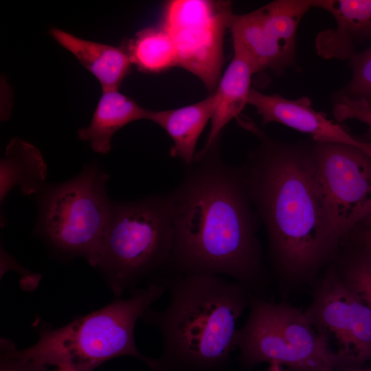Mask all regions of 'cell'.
<instances>
[{
  "label": "cell",
  "instance_id": "cell-1",
  "mask_svg": "<svg viewBox=\"0 0 371 371\" xmlns=\"http://www.w3.org/2000/svg\"><path fill=\"white\" fill-rule=\"evenodd\" d=\"M219 140L186 166L169 192L174 245L168 268L178 273L227 276L246 286L260 270V251L246 179L225 164Z\"/></svg>",
  "mask_w": 371,
  "mask_h": 371
},
{
  "label": "cell",
  "instance_id": "cell-2",
  "mask_svg": "<svg viewBox=\"0 0 371 371\" xmlns=\"http://www.w3.org/2000/svg\"><path fill=\"white\" fill-rule=\"evenodd\" d=\"M247 128L262 142L251 156L245 179L272 249L291 271H311L340 239L317 179L311 151L276 144L252 123Z\"/></svg>",
  "mask_w": 371,
  "mask_h": 371
},
{
  "label": "cell",
  "instance_id": "cell-3",
  "mask_svg": "<svg viewBox=\"0 0 371 371\" xmlns=\"http://www.w3.org/2000/svg\"><path fill=\"white\" fill-rule=\"evenodd\" d=\"M170 292L162 311L142 319L159 330L166 371L171 365L208 370L228 361L235 348L236 324L250 302L245 286L210 273H178L160 278Z\"/></svg>",
  "mask_w": 371,
  "mask_h": 371
},
{
  "label": "cell",
  "instance_id": "cell-4",
  "mask_svg": "<svg viewBox=\"0 0 371 371\" xmlns=\"http://www.w3.org/2000/svg\"><path fill=\"white\" fill-rule=\"evenodd\" d=\"M166 290L161 280H154L133 291L128 298H115L60 328L43 329L37 342L26 349L17 350L4 339L1 352L41 366L69 367L75 371H93L108 360L131 356L153 371H164L159 359L147 357L137 349L134 330L137 321Z\"/></svg>",
  "mask_w": 371,
  "mask_h": 371
},
{
  "label": "cell",
  "instance_id": "cell-5",
  "mask_svg": "<svg viewBox=\"0 0 371 371\" xmlns=\"http://www.w3.org/2000/svg\"><path fill=\"white\" fill-rule=\"evenodd\" d=\"M174 237L169 194L113 201L95 267L115 298L168 268Z\"/></svg>",
  "mask_w": 371,
  "mask_h": 371
},
{
  "label": "cell",
  "instance_id": "cell-6",
  "mask_svg": "<svg viewBox=\"0 0 371 371\" xmlns=\"http://www.w3.org/2000/svg\"><path fill=\"white\" fill-rule=\"evenodd\" d=\"M108 181L102 168L89 164L74 178L46 185L36 195L35 234L57 257L83 258L95 267L113 203Z\"/></svg>",
  "mask_w": 371,
  "mask_h": 371
},
{
  "label": "cell",
  "instance_id": "cell-7",
  "mask_svg": "<svg viewBox=\"0 0 371 371\" xmlns=\"http://www.w3.org/2000/svg\"><path fill=\"white\" fill-rule=\"evenodd\" d=\"M249 304L248 319L235 337V348H239L244 365L268 362L294 371L354 369L346 355L329 348L328 337L305 312L258 298H250Z\"/></svg>",
  "mask_w": 371,
  "mask_h": 371
},
{
  "label": "cell",
  "instance_id": "cell-8",
  "mask_svg": "<svg viewBox=\"0 0 371 371\" xmlns=\"http://www.w3.org/2000/svg\"><path fill=\"white\" fill-rule=\"evenodd\" d=\"M233 14L229 1L172 0L161 25L174 43L177 66L196 76L213 93L221 77L223 38Z\"/></svg>",
  "mask_w": 371,
  "mask_h": 371
},
{
  "label": "cell",
  "instance_id": "cell-9",
  "mask_svg": "<svg viewBox=\"0 0 371 371\" xmlns=\"http://www.w3.org/2000/svg\"><path fill=\"white\" fill-rule=\"evenodd\" d=\"M312 0H276L251 12L232 14L229 27L234 52L254 74L269 69L282 74L293 65L299 24Z\"/></svg>",
  "mask_w": 371,
  "mask_h": 371
},
{
  "label": "cell",
  "instance_id": "cell-10",
  "mask_svg": "<svg viewBox=\"0 0 371 371\" xmlns=\"http://www.w3.org/2000/svg\"><path fill=\"white\" fill-rule=\"evenodd\" d=\"M315 175L335 229L341 238L371 212V157L356 146L315 142Z\"/></svg>",
  "mask_w": 371,
  "mask_h": 371
},
{
  "label": "cell",
  "instance_id": "cell-11",
  "mask_svg": "<svg viewBox=\"0 0 371 371\" xmlns=\"http://www.w3.org/2000/svg\"><path fill=\"white\" fill-rule=\"evenodd\" d=\"M305 313L319 331L335 337L354 368L371 360V309L341 276L328 273Z\"/></svg>",
  "mask_w": 371,
  "mask_h": 371
},
{
  "label": "cell",
  "instance_id": "cell-12",
  "mask_svg": "<svg viewBox=\"0 0 371 371\" xmlns=\"http://www.w3.org/2000/svg\"><path fill=\"white\" fill-rule=\"evenodd\" d=\"M247 104L256 109L264 124L277 122L310 135L316 142L352 145L371 157V142L358 140L341 125L328 120L325 113L315 111L306 96L289 100L279 94H265L251 87Z\"/></svg>",
  "mask_w": 371,
  "mask_h": 371
},
{
  "label": "cell",
  "instance_id": "cell-13",
  "mask_svg": "<svg viewBox=\"0 0 371 371\" xmlns=\"http://www.w3.org/2000/svg\"><path fill=\"white\" fill-rule=\"evenodd\" d=\"M312 7L329 12L336 22L333 29L315 38L317 53L326 59H350L356 45L371 41V0H312Z\"/></svg>",
  "mask_w": 371,
  "mask_h": 371
},
{
  "label": "cell",
  "instance_id": "cell-14",
  "mask_svg": "<svg viewBox=\"0 0 371 371\" xmlns=\"http://www.w3.org/2000/svg\"><path fill=\"white\" fill-rule=\"evenodd\" d=\"M49 34L97 78L102 91L118 90L131 71L133 65L123 44L116 47L90 41L55 27Z\"/></svg>",
  "mask_w": 371,
  "mask_h": 371
},
{
  "label": "cell",
  "instance_id": "cell-15",
  "mask_svg": "<svg viewBox=\"0 0 371 371\" xmlns=\"http://www.w3.org/2000/svg\"><path fill=\"white\" fill-rule=\"evenodd\" d=\"M214 110L213 93L192 104L164 111H148L146 120L161 127L172 140L170 155L186 166L192 164L198 139Z\"/></svg>",
  "mask_w": 371,
  "mask_h": 371
},
{
  "label": "cell",
  "instance_id": "cell-16",
  "mask_svg": "<svg viewBox=\"0 0 371 371\" xmlns=\"http://www.w3.org/2000/svg\"><path fill=\"white\" fill-rule=\"evenodd\" d=\"M254 74L250 65L241 55L234 52L233 58L221 76L214 96V110L210 132L203 148L196 155L205 153L219 140L221 131L238 116L247 104Z\"/></svg>",
  "mask_w": 371,
  "mask_h": 371
},
{
  "label": "cell",
  "instance_id": "cell-17",
  "mask_svg": "<svg viewBox=\"0 0 371 371\" xmlns=\"http://www.w3.org/2000/svg\"><path fill=\"white\" fill-rule=\"evenodd\" d=\"M148 111L118 90L102 91L89 124L78 131V137L95 153L106 154L115 133L131 122L146 120Z\"/></svg>",
  "mask_w": 371,
  "mask_h": 371
},
{
  "label": "cell",
  "instance_id": "cell-18",
  "mask_svg": "<svg viewBox=\"0 0 371 371\" xmlns=\"http://www.w3.org/2000/svg\"><path fill=\"white\" fill-rule=\"evenodd\" d=\"M47 165L39 150L20 138L10 140L0 163V203L14 187L23 195H37L47 185Z\"/></svg>",
  "mask_w": 371,
  "mask_h": 371
},
{
  "label": "cell",
  "instance_id": "cell-19",
  "mask_svg": "<svg viewBox=\"0 0 371 371\" xmlns=\"http://www.w3.org/2000/svg\"><path fill=\"white\" fill-rule=\"evenodd\" d=\"M122 44L132 65L141 71L157 74L177 66L172 40L161 26L143 29Z\"/></svg>",
  "mask_w": 371,
  "mask_h": 371
},
{
  "label": "cell",
  "instance_id": "cell-20",
  "mask_svg": "<svg viewBox=\"0 0 371 371\" xmlns=\"http://www.w3.org/2000/svg\"><path fill=\"white\" fill-rule=\"evenodd\" d=\"M352 71L348 85L337 95L365 99L371 107V45L350 59Z\"/></svg>",
  "mask_w": 371,
  "mask_h": 371
},
{
  "label": "cell",
  "instance_id": "cell-21",
  "mask_svg": "<svg viewBox=\"0 0 371 371\" xmlns=\"http://www.w3.org/2000/svg\"><path fill=\"white\" fill-rule=\"evenodd\" d=\"M344 282L371 309V249L355 258L346 268Z\"/></svg>",
  "mask_w": 371,
  "mask_h": 371
},
{
  "label": "cell",
  "instance_id": "cell-22",
  "mask_svg": "<svg viewBox=\"0 0 371 371\" xmlns=\"http://www.w3.org/2000/svg\"><path fill=\"white\" fill-rule=\"evenodd\" d=\"M333 112L337 122L355 119L371 128V107L365 99H351L337 95Z\"/></svg>",
  "mask_w": 371,
  "mask_h": 371
},
{
  "label": "cell",
  "instance_id": "cell-23",
  "mask_svg": "<svg viewBox=\"0 0 371 371\" xmlns=\"http://www.w3.org/2000/svg\"><path fill=\"white\" fill-rule=\"evenodd\" d=\"M0 371H47V370L46 366L2 354Z\"/></svg>",
  "mask_w": 371,
  "mask_h": 371
},
{
  "label": "cell",
  "instance_id": "cell-24",
  "mask_svg": "<svg viewBox=\"0 0 371 371\" xmlns=\"http://www.w3.org/2000/svg\"><path fill=\"white\" fill-rule=\"evenodd\" d=\"M363 239L367 248L371 249V229H368L365 232Z\"/></svg>",
  "mask_w": 371,
  "mask_h": 371
},
{
  "label": "cell",
  "instance_id": "cell-25",
  "mask_svg": "<svg viewBox=\"0 0 371 371\" xmlns=\"http://www.w3.org/2000/svg\"><path fill=\"white\" fill-rule=\"evenodd\" d=\"M267 371H283L281 366L276 363L270 364V367Z\"/></svg>",
  "mask_w": 371,
  "mask_h": 371
},
{
  "label": "cell",
  "instance_id": "cell-26",
  "mask_svg": "<svg viewBox=\"0 0 371 371\" xmlns=\"http://www.w3.org/2000/svg\"><path fill=\"white\" fill-rule=\"evenodd\" d=\"M366 223H367L368 226V229H371V212L370 214L366 217V218L364 220Z\"/></svg>",
  "mask_w": 371,
  "mask_h": 371
},
{
  "label": "cell",
  "instance_id": "cell-27",
  "mask_svg": "<svg viewBox=\"0 0 371 371\" xmlns=\"http://www.w3.org/2000/svg\"><path fill=\"white\" fill-rule=\"evenodd\" d=\"M58 371H75V370L69 367H63V368H58Z\"/></svg>",
  "mask_w": 371,
  "mask_h": 371
},
{
  "label": "cell",
  "instance_id": "cell-28",
  "mask_svg": "<svg viewBox=\"0 0 371 371\" xmlns=\"http://www.w3.org/2000/svg\"><path fill=\"white\" fill-rule=\"evenodd\" d=\"M348 371H371V368H365V369L357 368V369L350 370Z\"/></svg>",
  "mask_w": 371,
  "mask_h": 371
}]
</instances>
